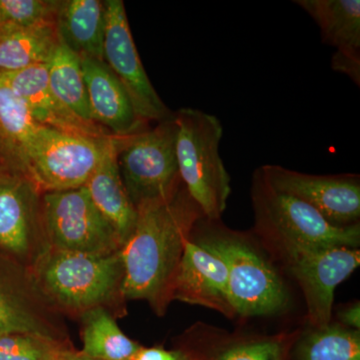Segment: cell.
<instances>
[{
	"label": "cell",
	"mask_w": 360,
	"mask_h": 360,
	"mask_svg": "<svg viewBox=\"0 0 360 360\" xmlns=\"http://www.w3.org/2000/svg\"><path fill=\"white\" fill-rule=\"evenodd\" d=\"M46 65L49 86L58 103L79 120L96 124L89 108L80 56L59 40Z\"/></svg>",
	"instance_id": "44dd1931"
},
{
	"label": "cell",
	"mask_w": 360,
	"mask_h": 360,
	"mask_svg": "<svg viewBox=\"0 0 360 360\" xmlns=\"http://www.w3.org/2000/svg\"><path fill=\"white\" fill-rule=\"evenodd\" d=\"M35 187L26 180L0 179V246L25 255L30 245L32 196Z\"/></svg>",
	"instance_id": "ffe728a7"
},
{
	"label": "cell",
	"mask_w": 360,
	"mask_h": 360,
	"mask_svg": "<svg viewBox=\"0 0 360 360\" xmlns=\"http://www.w3.org/2000/svg\"><path fill=\"white\" fill-rule=\"evenodd\" d=\"M210 229L198 243L224 260L229 302L236 314L248 317L283 311L288 304V293L274 267L240 236Z\"/></svg>",
	"instance_id": "8992f818"
},
{
	"label": "cell",
	"mask_w": 360,
	"mask_h": 360,
	"mask_svg": "<svg viewBox=\"0 0 360 360\" xmlns=\"http://www.w3.org/2000/svg\"><path fill=\"white\" fill-rule=\"evenodd\" d=\"M44 212L52 248L89 255H111L122 250V240L85 186L45 193Z\"/></svg>",
	"instance_id": "ba28073f"
},
{
	"label": "cell",
	"mask_w": 360,
	"mask_h": 360,
	"mask_svg": "<svg viewBox=\"0 0 360 360\" xmlns=\"http://www.w3.org/2000/svg\"><path fill=\"white\" fill-rule=\"evenodd\" d=\"M59 360H97L91 359V357L87 356L82 354V352H71V350L65 349L63 350V354H61L60 359Z\"/></svg>",
	"instance_id": "4dcf8cb0"
},
{
	"label": "cell",
	"mask_w": 360,
	"mask_h": 360,
	"mask_svg": "<svg viewBox=\"0 0 360 360\" xmlns=\"http://www.w3.org/2000/svg\"><path fill=\"white\" fill-rule=\"evenodd\" d=\"M331 68L349 77L357 86L360 85V58L335 51L331 58Z\"/></svg>",
	"instance_id": "83f0119b"
},
{
	"label": "cell",
	"mask_w": 360,
	"mask_h": 360,
	"mask_svg": "<svg viewBox=\"0 0 360 360\" xmlns=\"http://www.w3.org/2000/svg\"><path fill=\"white\" fill-rule=\"evenodd\" d=\"M37 283L44 292L66 309L86 310L103 307L113 293H120V251L89 255L51 248L37 265Z\"/></svg>",
	"instance_id": "3957f363"
},
{
	"label": "cell",
	"mask_w": 360,
	"mask_h": 360,
	"mask_svg": "<svg viewBox=\"0 0 360 360\" xmlns=\"http://www.w3.org/2000/svg\"><path fill=\"white\" fill-rule=\"evenodd\" d=\"M59 6L56 0H0V25L56 23Z\"/></svg>",
	"instance_id": "d4e9b609"
},
{
	"label": "cell",
	"mask_w": 360,
	"mask_h": 360,
	"mask_svg": "<svg viewBox=\"0 0 360 360\" xmlns=\"http://www.w3.org/2000/svg\"><path fill=\"white\" fill-rule=\"evenodd\" d=\"M177 124L172 120L155 129L117 137V165L135 208L172 198L180 187L176 158Z\"/></svg>",
	"instance_id": "5b68a950"
},
{
	"label": "cell",
	"mask_w": 360,
	"mask_h": 360,
	"mask_svg": "<svg viewBox=\"0 0 360 360\" xmlns=\"http://www.w3.org/2000/svg\"><path fill=\"white\" fill-rule=\"evenodd\" d=\"M115 139H96L40 125L28 150L30 184L46 193L84 186Z\"/></svg>",
	"instance_id": "52a82bcc"
},
{
	"label": "cell",
	"mask_w": 360,
	"mask_h": 360,
	"mask_svg": "<svg viewBox=\"0 0 360 360\" xmlns=\"http://www.w3.org/2000/svg\"><path fill=\"white\" fill-rule=\"evenodd\" d=\"M304 295L312 326L331 321L335 291L360 264L359 248L278 243Z\"/></svg>",
	"instance_id": "9c48e42d"
},
{
	"label": "cell",
	"mask_w": 360,
	"mask_h": 360,
	"mask_svg": "<svg viewBox=\"0 0 360 360\" xmlns=\"http://www.w3.org/2000/svg\"><path fill=\"white\" fill-rule=\"evenodd\" d=\"M59 40L78 56L103 60L105 9L99 0L60 1L56 21Z\"/></svg>",
	"instance_id": "e0dca14e"
},
{
	"label": "cell",
	"mask_w": 360,
	"mask_h": 360,
	"mask_svg": "<svg viewBox=\"0 0 360 360\" xmlns=\"http://www.w3.org/2000/svg\"><path fill=\"white\" fill-rule=\"evenodd\" d=\"M260 169L269 186L307 203L330 224H359V175L307 174L276 165H262Z\"/></svg>",
	"instance_id": "8fae6325"
},
{
	"label": "cell",
	"mask_w": 360,
	"mask_h": 360,
	"mask_svg": "<svg viewBox=\"0 0 360 360\" xmlns=\"http://www.w3.org/2000/svg\"><path fill=\"white\" fill-rule=\"evenodd\" d=\"M39 127L25 103L0 77V172L4 176L30 182L28 150Z\"/></svg>",
	"instance_id": "9a60e30c"
},
{
	"label": "cell",
	"mask_w": 360,
	"mask_h": 360,
	"mask_svg": "<svg viewBox=\"0 0 360 360\" xmlns=\"http://www.w3.org/2000/svg\"><path fill=\"white\" fill-rule=\"evenodd\" d=\"M288 343L286 336L243 341L225 348L215 360H286Z\"/></svg>",
	"instance_id": "4316f807"
},
{
	"label": "cell",
	"mask_w": 360,
	"mask_h": 360,
	"mask_svg": "<svg viewBox=\"0 0 360 360\" xmlns=\"http://www.w3.org/2000/svg\"><path fill=\"white\" fill-rule=\"evenodd\" d=\"M0 77L25 103L35 122L42 127L96 139L112 136L99 125L79 120L58 103L49 86L46 63L14 72L0 73Z\"/></svg>",
	"instance_id": "5bb4252c"
},
{
	"label": "cell",
	"mask_w": 360,
	"mask_h": 360,
	"mask_svg": "<svg viewBox=\"0 0 360 360\" xmlns=\"http://www.w3.org/2000/svg\"><path fill=\"white\" fill-rule=\"evenodd\" d=\"M132 360H193L182 350H167L160 347H142Z\"/></svg>",
	"instance_id": "f1b7e54d"
},
{
	"label": "cell",
	"mask_w": 360,
	"mask_h": 360,
	"mask_svg": "<svg viewBox=\"0 0 360 360\" xmlns=\"http://www.w3.org/2000/svg\"><path fill=\"white\" fill-rule=\"evenodd\" d=\"M116 155L117 137L84 186L92 202L110 222L123 245L134 231L137 210L123 184Z\"/></svg>",
	"instance_id": "2e32d148"
},
{
	"label": "cell",
	"mask_w": 360,
	"mask_h": 360,
	"mask_svg": "<svg viewBox=\"0 0 360 360\" xmlns=\"http://www.w3.org/2000/svg\"><path fill=\"white\" fill-rule=\"evenodd\" d=\"M338 319L342 326L347 328L356 329L360 328V304L359 302H355L345 309H341L338 314Z\"/></svg>",
	"instance_id": "f546056e"
},
{
	"label": "cell",
	"mask_w": 360,
	"mask_h": 360,
	"mask_svg": "<svg viewBox=\"0 0 360 360\" xmlns=\"http://www.w3.org/2000/svg\"><path fill=\"white\" fill-rule=\"evenodd\" d=\"M58 42L56 23L0 25V73L46 63Z\"/></svg>",
	"instance_id": "d6986e66"
},
{
	"label": "cell",
	"mask_w": 360,
	"mask_h": 360,
	"mask_svg": "<svg viewBox=\"0 0 360 360\" xmlns=\"http://www.w3.org/2000/svg\"><path fill=\"white\" fill-rule=\"evenodd\" d=\"M87 97L94 122L115 137L143 131L127 90L103 60L82 56Z\"/></svg>",
	"instance_id": "4fadbf2b"
},
{
	"label": "cell",
	"mask_w": 360,
	"mask_h": 360,
	"mask_svg": "<svg viewBox=\"0 0 360 360\" xmlns=\"http://www.w3.org/2000/svg\"><path fill=\"white\" fill-rule=\"evenodd\" d=\"M103 61L118 78L143 122L158 123L172 120V115L151 84L144 70L130 32L122 0H106Z\"/></svg>",
	"instance_id": "30bf717a"
},
{
	"label": "cell",
	"mask_w": 360,
	"mask_h": 360,
	"mask_svg": "<svg viewBox=\"0 0 360 360\" xmlns=\"http://www.w3.org/2000/svg\"><path fill=\"white\" fill-rule=\"evenodd\" d=\"M82 340V354L97 360H132L141 348L103 307L84 311Z\"/></svg>",
	"instance_id": "7402d4cb"
},
{
	"label": "cell",
	"mask_w": 360,
	"mask_h": 360,
	"mask_svg": "<svg viewBox=\"0 0 360 360\" xmlns=\"http://www.w3.org/2000/svg\"><path fill=\"white\" fill-rule=\"evenodd\" d=\"M201 305L232 319L229 270L219 255L198 241L187 240L172 288V300Z\"/></svg>",
	"instance_id": "7c38bea8"
},
{
	"label": "cell",
	"mask_w": 360,
	"mask_h": 360,
	"mask_svg": "<svg viewBox=\"0 0 360 360\" xmlns=\"http://www.w3.org/2000/svg\"><path fill=\"white\" fill-rule=\"evenodd\" d=\"M295 348V360H360L359 330L342 324L311 326Z\"/></svg>",
	"instance_id": "603a6c76"
},
{
	"label": "cell",
	"mask_w": 360,
	"mask_h": 360,
	"mask_svg": "<svg viewBox=\"0 0 360 360\" xmlns=\"http://www.w3.org/2000/svg\"><path fill=\"white\" fill-rule=\"evenodd\" d=\"M4 333H32L51 338L25 302L0 286V335Z\"/></svg>",
	"instance_id": "484cf974"
},
{
	"label": "cell",
	"mask_w": 360,
	"mask_h": 360,
	"mask_svg": "<svg viewBox=\"0 0 360 360\" xmlns=\"http://www.w3.org/2000/svg\"><path fill=\"white\" fill-rule=\"evenodd\" d=\"M321 30L324 44L360 58L359 0H295Z\"/></svg>",
	"instance_id": "ac0fdd59"
},
{
	"label": "cell",
	"mask_w": 360,
	"mask_h": 360,
	"mask_svg": "<svg viewBox=\"0 0 360 360\" xmlns=\"http://www.w3.org/2000/svg\"><path fill=\"white\" fill-rule=\"evenodd\" d=\"M252 202L257 229L278 243L359 248V224L336 226L303 201L276 191L260 167L253 174Z\"/></svg>",
	"instance_id": "277c9868"
},
{
	"label": "cell",
	"mask_w": 360,
	"mask_h": 360,
	"mask_svg": "<svg viewBox=\"0 0 360 360\" xmlns=\"http://www.w3.org/2000/svg\"><path fill=\"white\" fill-rule=\"evenodd\" d=\"M65 348L51 336L32 333L0 335V360H59Z\"/></svg>",
	"instance_id": "cb8c5ba5"
},
{
	"label": "cell",
	"mask_w": 360,
	"mask_h": 360,
	"mask_svg": "<svg viewBox=\"0 0 360 360\" xmlns=\"http://www.w3.org/2000/svg\"><path fill=\"white\" fill-rule=\"evenodd\" d=\"M175 120L180 180L205 219L219 220L231 193V176L219 153L221 122L194 108L180 110Z\"/></svg>",
	"instance_id": "7a4b0ae2"
},
{
	"label": "cell",
	"mask_w": 360,
	"mask_h": 360,
	"mask_svg": "<svg viewBox=\"0 0 360 360\" xmlns=\"http://www.w3.org/2000/svg\"><path fill=\"white\" fill-rule=\"evenodd\" d=\"M136 210L134 231L120 250V295L125 300H148L156 311H162L172 300V283L186 243L205 217L184 186L172 198Z\"/></svg>",
	"instance_id": "6da1fadb"
}]
</instances>
